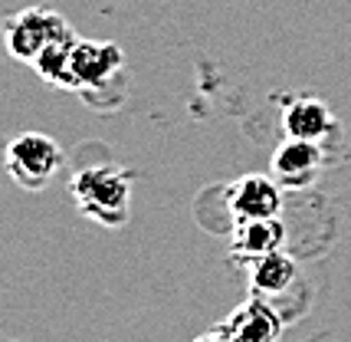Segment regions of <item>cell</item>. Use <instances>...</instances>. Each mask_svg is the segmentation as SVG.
<instances>
[{
  "label": "cell",
  "mask_w": 351,
  "mask_h": 342,
  "mask_svg": "<svg viewBox=\"0 0 351 342\" xmlns=\"http://www.w3.org/2000/svg\"><path fill=\"white\" fill-rule=\"evenodd\" d=\"M73 201L89 220L102 227H122L132 207V171L115 165H89L73 174Z\"/></svg>",
  "instance_id": "1"
},
{
  "label": "cell",
  "mask_w": 351,
  "mask_h": 342,
  "mask_svg": "<svg viewBox=\"0 0 351 342\" xmlns=\"http://www.w3.org/2000/svg\"><path fill=\"white\" fill-rule=\"evenodd\" d=\"M76 33L69 20L49 7H23L16 14L3 16V43L14 60L33 66V60L53 43H66Z\"/></svg>",
  "instance_id": "2"
},
{
  "label": "cell",
  "mask_w": 351,
  "mask_h": 342,
  "mask_svg": "<svg viewBox=\"0 0 351 342\" xmlns=\"http://www.w3.org/2000/svg\"><path fill=\"white\" fill-rule=\"evenodd\" d=\"M3 168L23 191H43L62 168V148L46 132H23L3 152Z\"/></svg>",
  "instance_id": "3"
},
{
  "label": "cell",
  "mask_w": 351,
  "mask_h": 342,
  "mask_svg": "<svg viewBox=\"0 0 351 342\" xmlns=\"http://www.w3.org/2000/svg\"><path fill=\"white\" fill-rule=\"evenodd\" d=\"M125 66V53L119 43L108 40H76L73 47V76L76 93L89 95L99 89H108Z\"/></svg>",
  "instance_id": "4"
},
{
  "label": "cell",
  "mask_w": 351,
  "mask_h": 342,
  "mask_svg": "<svg viewBox=\"0 0 351 342\" xmlns=\"http://www.w3.org/2000/svg\"><path fill=\"white\" fill-rule=\"evenodd\" d=\"M227 204L233 220H256V218H279L282 211V191L279 181L269 174H243L227 191Z\"/></svg>",
  "instance_id": "5"
},
{
  "label": "cell",
  "mask_w": 351,
  "mask_h": 342,
  "mask_svg": "<svg viewBox=\"0 0 351 342\" xmlns=\"http://www.w3.org/2000/svg\"><path fill=\"white\" fill-rule=\"evenodd\" d=\"M223 329L233 332L240 342H279V336H282V316L266 303V296L253 293L250 299H243L237 310L230 312Z\"/></svg>",
  "instance_id": "6"
},
{
  "label": "cell",
  "mask_w": 351,
  "mask_h": 342,
  "mask_svg": "<svg viewBox=\"0 0 351 342\" xmlns=\"http://www.w3.org/2000/svg\"><path fill=\"white\" fill-rule=\"evenodd\" d=\"M322 165V145L308 139H292L286 135V141L273 152V174L279 185L289 187H306L315 171Z\"/></svg>",
  "instance_id": "7"
},
{
  "label": "cell",
  "mask_w": 351,
  "mask_h": 342,
  "mask_svg": "<svg viewBox=\"0 0 351 342\" xmlns=\"http://www.w3.org/2000/svg\"><path fill=\"white\" fill-rule=\"evenodd\" d=\"M332 125H335V115L319 95H295L282 109V132L292 139L322 141L332 132Z\"/></svg>",
  "instance_id": "8"
},
{
  "label": "cell",
  "mask_w": 351,
  "mask_h": 342,
  "mask_svg": "<svg viewBox=\"0 0 351 342\" xmlns=\"http://www.w3.org/2000/svg\"><path fill=\"white\" fill-rule=\"evenodd\" d=\"M286 244V224L279 218L233 220V253L243 260H256L263 253L282 250Z\"/></svg>",
  "instance_id": "9"
},
{
  "label": "cell",
  "mask_w": 351,
  "mask_h": 342,
  "mask_svg": "<svg viewBox=\"0 0 351 342\" xmlns=\"http://www.w3.org/2000/svg\"><path fill=\"white\" fill-rule=\"evenodd\" d=\"M295 277H299V264L286 250H273V253H263L256 260H250V286L260 296L286 293L295 283Z\"/></svg>",
  "instance_id": "10"
},
{
  "label": "cell",
  "mask_w": 351,
  "mask_h": 342,
  "mask_svg": "<svg viewBox=\"0 0 351 342\" xmlns=\"http://www.w3.org/2000/svg\"><path fill=\"white\" fill-rule=\"evenodd\" d=\"M79 36L66 40V43H53L46 47L36 60H33V69L36 76L49 82V86H60V89H73L76 93V76H73V47H76Z\"/></svg>",
  "instance_id": "11"
},
{
  "label": "cell",
  "mask_w": 351,
  "mask_h": 342,
  "mask_svg": "<svg viewBox=\"0 0 351 342\" xmlns=\"http://www.w3.org/2000/svg\"><path fill=\"white\" fill-rule=\"evenodd\" d=\"M194 342H240L233 332H227L223 326H217V329H210V332H204V336H197Z\"/></svg>",
  "instance_id": "12"
}]
</instances>
